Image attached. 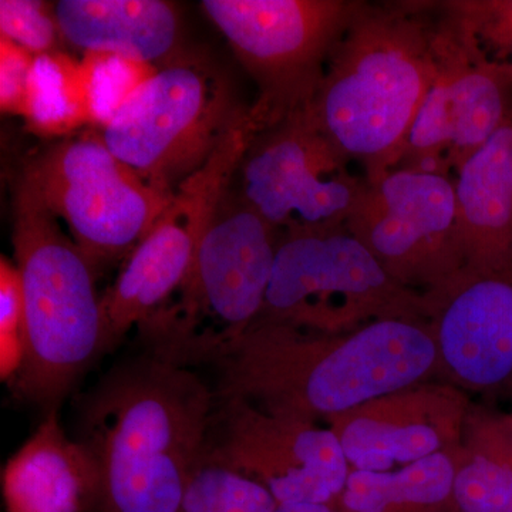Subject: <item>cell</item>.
<instances>
[{"mask_svg": "<svg viewBox=\"0 0 512 512\" xmlns=\"http://www.w3.org/2000/svg\"><path fill=\"white\" fill-rule=\"evenodd\" d=\"M363 0H204L201 8L227 39L259 97V131L311 109L330 56Z\"/></svg>", "mask_w": 512, "mask_h": 512, "instance_id": "obj_7", "label": "cell"}, {"mask_svg": "<svg viewBox=\"0 0 512 512\" xmlns=\"http://www.w3.org/2000/svg\"><path fill=\"white\" fill-rule=\"evenodd\" d=\"M453 500L456 512H512V427L508 419L471 424L458 451Z\"/></svg>", "mask_w": 512, "mask_h": 512, "instance_id": "obj_20", "label": "cell"}, {"mask_svg": "<svg viewBox=\"0 0 512 512\" xmlns=\"http://www.w3.org/2000/svg\"><path fill=\"white\" fill-rule=\"evenodd\" d=\"M468 403L451 384L421 383L329 421L350 470L387 473L460 447Z\"/></svg>", "mask_w": 512, "mask_h": 512, "instance_id": "obj_15", "label": "cell"}, {"mask_svg": "<svg viewBox=\"0 0 512 512\" xmlns=\"http://www.w3.org/2000/svg\"><path fill=\"white\" fill-rule=\"evenodd\" d=\"M178 359L215 367L217 399L316 423L439 375L427 319L377 320L340 335L255 322L234 339L192 340Z\"/></svg>", "mask_w": 512, "mask_h": 512, "instance_id": "obj_1", "label": "cell"}, {"mask_svg": "<svg viewBox=\"0 0 512 512\" xmlns=\"http://www.w3.org/2000/svg\"><path fill=\"white\" fill-rule=\"evenodd\" d=\"M439 8L458 39L488 62H500L512 46V0H451Z\"/></svg>", "mask_w": 512, "mask_h": 512, "instance_id": "obj_24", "label": "cell"}, {"mask_svg": "<svg viewBox=\"0 0 512 512\" xmlns=\"http://www.w3.org/2000/svg\"><path fill=\"white\" fill-rule=\"evenodd\" d=\"M22 117L29 131L47 138L90 124L80 60L60 50L36 56Z\"/></svg>", "mask_w": 512, "mask_h": 512, "instance_id": "obj_21", "label": "cell"}, {"mask_svg": "<svg viewBox=\"0 0 512 512\" xmlns=\"http://www.w3.org/2000/svg\"><path fill=\"white\" fill-rule=\"evenodd\" d=\"M2 487L8 512H93L99 467L89 448L67 436L55 410L9 458Z\"/></svg>", "mask_w": 512, "mask_h": 512, "instance_id": "obj_16", "label": "cell"}, {"mask_svg": "<svg viewBox=\"0 0 512 512\" xmlns=\"http://www.w3.org/2000/svg\"><path fill=\"white\" fill-rule=\"evenodd\" d=\"M437 2H363L330 56L312 123L375 183L400 163L437 76Z\"/></svg>", "mask_w": 512, "mask_h": 512, "instance_id": "obj_3", "label": "cell"}, {"mask_svg": "<svg viewBox=\"0 0 512 512\" xmlns=\"http://www.w3.org/2000/svg\"><path fill=\"white\" fill-rule=\"evenodd\" d=\"M64 40L84 53H113L160 67L183 55V20L164 0H60Z\"/></svg>", "mask_w": 512, "mask_h": 512, "instance_id": "obj_17", "label": "cell"}, {"mask_svg": "<svg viewBox=\"0 0 512 512\" xmlns=\"http://www.w3.org/2000/svg\"><path fill=\"white\" fill-rule=\"evenodd\" d=\"M276 507L264 485L202 457L177 512H275Z\"/></svg>", "mask_w": 512, "mask_h": 512, "instance_id": "obj_23", "label": "cell"}, {"mask_svg": "<svg viewBox=\"0 0 512 512\" xmlns=\"http://www.w3.org/2000/svg\"><path fill=\"white\" fill-rule=\"evenodd\" d=\"M345 227L397 284L421 295L464 269L454 178L394 168L366 180Z\"/></svg>", "mask_w": 512, "mask_h": 512, "instance_id": "obj_11", "label": "cell"}, {"mask_svg": "<svg viewBox=\"0 0 512 512\" xmlns=\"http://www.w3.org/2000/svg\"><path fill=\"white\" fill-rule=\"evenodd\" d=\"M80 67L90 126L101 130L158 70L151 64L113 53H84Z\"/></svg>", "mask_w": 512, "mask_h": 512, "instance_id": "obj_22", "label": "cell"}, {"mask_svg": "<svg viewBox=\"0 0 512 512\" xmlns=\"http://www.w3.org/2000/svg\"><path fill=\"white\" fill-rule=\"evenodd\" d=\"M423 296L439 375L464 389H512V264L461 271Z\"/></svg>", "mask_w": 512, "mask_h": 512, "instance_id": "obj_14", "label": "cell"}, {"mask_svg": "<svg viewBox=\"0 0 512 512\" xmlns=\"http://www.w3.org/2000/svg\"><path fill=\"white\" fill-rule=\"evenodd\" d=\"M35 57L8 37L0 36V109L2 113L23 116Z\"/></svg>", "mask_w": 512, "mask_h": 512, "instance_id": "obj_27", "label": "cell"}, {"mask_svg": "<svg viewBox=\"0 0 512 512\" xmlns=\"http://www.w3.org/2000/svg\"><path fill=\"white\" fill-rule=\"evenodd\" d=\"M248 113L211 63L184 52L128 99L101 136L148 185L173 195Z\"/></svg>", "mask_w": 512, "mask_h": 512, "instance_id": "obj_5", "label": "cell"}, {"mask_svg": "<svg viewBox=\"0 0 512 512\" xmlns=\"http://www.w3.org/2000/svg\"><path fill=\"white\" fill-rule=\"evenodd\" d=\"M460 448L387 473L350 470L336 508L342 512H456L453 488Z\"/></svg>", "mask_w": 512, "mask_h": 512, "instance_id": "obj_19", "label": "cell"}, {"mask_svg": "<svg viewBox=\"0 0 512 512\" xmlns=\"http://www.w3.org/2000/svg\"><path fill=\"white\" fill-rule=\"evenodd\" d=\"M23 174L96 271L130 254L174 195L148 185L111 153L101 133L46 148Z\"/></svg>", "mask_w": 512, "mask_h": 512, "instance_id": "obj_8", "label": "cell"}, {"mask_svg": "<svg viewBox=\"0 0 512 512\" xmlns=\"http://www.w3.org/2000/svg\"><path fill=\"white\" fill-rule=\"evenodd\" d=\"M13 248L25 295L26 356L10 384L20 399L55 412L103 355L96 269L25 174L13 201Z\"/></svg>", "mask_w": 512, "mask_h": 512, "instance_id": "obj_4", "label": "cell"}, {"mask_svg": "<svg viewBox=\"0 0 512 512\" xmlns=\"http://www.w3.org/2000/svg\"><path fill=\"white\" fill-rule=\"evenodd\" d=\"M0 36L40 56L59 52L63 39L55 5L39 0H0Z\"/></svg>", "mask_w": 512, "mask_h": 512, "instance_id": "obj_26", "label": "cell"}, {"mask_svg": "<svg viewBox=\"0 0 512 512\" xmlns=\"http://www.w3.org/2000/svg\"><path fill=\"white\" fill-rule=\"evenodd\" d=\"M384 319H426L424 296L397 284L345 225L282 235L256 322L340 335Z\"/></svg>", "mask_w": 512, "mask_h": 512, "instance_id": "obj_6", "label": "cell"}, {"mask_svg": "<svg viewBox=\"0 0 512 512\" xmlns=\"http://www.w3.org/2000/svg\"><path fill=\"white\" fill-rule=\"evenodd\" d=\"M437 57L436 79L396 168L450 177L512 116V74L505 64L488 62L468 49L441 10Z\"/></svg>", "mask_w": 512, "mask_h": 512, "instance_id": "obj_13", "label": "cell"}, {"mask_svg": "<svg viewBox=\"0 0 512 512\" xmlns=\"http://www.w3.org/2000/svg\"><path fill=\"white\" fill-rule=\"evenodd\" d=\"M217 396L192 366L150 348L110 370L80 406L100 474L93 512H177L200 467Z\"/></svg>", "mask_w": 512, "mask_h": 512, "instance_id": "obj_2", "label": "cell"}, {"mask_svg": "<svg viewBox=\"0 0 512 512\" xmlns=\"http://www.w3.org/2000/svg\"><path fill=\"white\" fill-rule=\"evenodd\" d=\"M350 163L301 111L256 134L234 188L282 235L339 228L366 184Z\"/></svg>", "mask_w": 512, "mask_h": 512, "instance_id": "obj_10", "label": "cell"}, {"mask_svg": "<svg viewBox=\"0 0 512 512\" xmlns=\"http://www.w3.org/2000/svg\"><path fill=\"white\" fill-rule=\"evenodd\" d=\"M205 460L264 485L278 504L336 508L350 466L335 431L272 414L242 399H217Z\"/></svg>", "mask_w": 512, "mask_h": 512, "instance_id": "obj_12", "label": "cell"}, {"mask_svg": "<svg viewBox=\"0 0 512 512\" xmlns=\"http://www.w3.org/2000/svg\"><path fill=\"white\" fill-rule=\"evenodd\" d=\"M275 512H342L332 505L326 504H308V503H295V504H278Z\"/></svg>", "mask_w": 512, "mask_h": 512, "instance_id": "obj_28", "label": "cell"}, {"mask_svg": "<svg viewBox=\"0 0 512 512\" xmlns=\"http://www.w3.org/2000/svg\"><path fill=\"white\" fill-rule=\"evenodd\" d=\"M282 234L242 200L234 183L212 215L175 305L146 323L158 339L197 335L201 320L217 323L221 342L251 328L264 309Z\"/></svg>", "mask_w": 512, "mask_h": 512, "instance_id": "obj_9", "label": "cell"}, {"mask_svg": "<svg viewBox=\"0 0 512 512\" xmlns=\"http://www.w3.org/2000/svg\"><path fill=\"white\" fill-rule=\"evenodd\" d=\"M26 356L25 295L16 264L0 258V376L12 383Z\"/></svg>", "mask_w": 512, "mask_h": 512, "instance_id": "obj_25", "label": "cell"}, {"mask_svg": "<svg viewBox=\"0 0 512 512\" xmlns=\"http://www.w3.org/2000/svg\"><path fill=\"white\" fill-rule=\"evenodd\" d=\"M454 183L463 271L512 264V116L468 158Z\"/></svg>", "mask_w": 512, "mask_h": 512, "instance_id": "obj_18", "label": "cell"}, {"mask_svg": "<svg viewBox=\"0 0 512 512\" xmlns=\"http://www.w3.org/2000/svg\"><path fill=\"white\" fill-rule=\"evenodd\" d=\"M508 421H510L511 427H512V417H508Z\"/></svg>", "mask_w": 512, "mask_h": 512, "instance_id": "obj_29", "label": "cell"}]
</instances>
